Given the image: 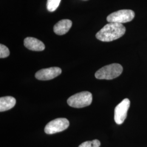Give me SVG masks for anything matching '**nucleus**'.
I'll use <instances>...</instances> for the list:
<instances>
[{
    "label": "nucleus",
    "instance_id": "1",
    "mask_svg": "<svg viewBox=\"0 0 147 147\" xmlns=\"http://www.w3.org/2000/svg\"><path fill=\"white\" fill-rule=\"evenodd\" d=\"M126 32L125 26L118 23H109L96 34V38L102 42H109L122 37Z\"/></svg>",
    "mask_w": 147,
    "mask_h": 147
},
{
    "label": "nucleus",
    "instance_id": "2",
    "mask_svg": "<svg viewBox=\"0 0 147 147\" xmlns=\"http://www.w3.org/2000/svg\"><path fill=\"white\" fill-rule=\"evenodd\" d=\"M123 70L121 64H111L99 69L95 74V77L99 80H112L120 76Z\"/></svg>",
    "mask_w": 147,
    "mask_h": 147
},
{
    "label": "nucleus",
    "instance_id": "3",
    "mask_svg": "<svg viewBox=\"0 0 147 147\" xmlns=\"http://www.w3.org/2000/svg\"><path fill=\"white\" fill-rule=\"evenodd\" d=\"M93 96L91 93L84 91L76 93L69 97L67 103L74 108H82L91 104Z\"/></svg>",
    "mask_w": 147,
    "mask_h": 147
},
{
    "label": "nucleus",
    "instance_id": "4",
    "mask_svg": "<svg viewBox=\"0 0 147 147\" xmlns=\"http://www.w3.org/2000/svg\"><path fill=\"white\" fill-rule=\"evenodd\" d=\"M135 17V12L130 9H122L110 14L107 17L110 23L123 24L132 21Z\"/></svg>",
    "mask_w": 147,
    "mask_h": 147
},
{
    "label": "nucleus",
    "instance_id": "5",
    "mask_svg": "<svg viewBox=\"0 0 147 147\" xmlns=\"http://www.w3.org/2000/svg\"><path fill=\"white\" fill-rule=\"evenodd\" d=\"M69 126V121L65 118H56L47 123L45 127L44 131L49 135L63 131Z\"/></svg>",
    "mask_w": 147,
    "mask_h": 147
},
{
    "label": "nucleus",
    "instance_id": "6",
    "mask_svg": "<svg viewBox=\"0 0 147 147\" xmlns=\"http://www.w3.org/2000/svg\"><path fill=\"white\" fill-rule=\"evenodd\" d=\"M130 101L127 99H124L115 109V121L118 125L123 123L127 117V111L130 107Z\"/></svg>",
    "mask_w": 147,
    "mask_h": 147
},
{
    "label": "nucleus",
    "instance_id": "7",
    "mask_svg": "<svg viewBox=\"0 0 147 147\" xmlns=\"http://www.w3.org/2000/svg\"><path fill=\"white\" fill-rule=\"evenodd\" d=\"M62 73V69L59 67H51L42 69L38 71L35 77L39 80L47 81L54 79Z\"/></svg>",
    "mask_w": 147,
    "mask_h": 147
},
{
    "label": "nucleus",
    "instance_id": "8",
    "mask_svg": "<svg viewBox=\"0 0 147 147\" xmlns=\"http://www.w3.org/2000/svg\"><path fill=\"white\" fill-rule=\"evenodd\" d=\"M24 45L27 49L34 51H43L45 47L43 42L33 37H27L24 41Z\"/></svg>",
    "mask_w": 147,
    "mask_h": 147
},
{
    "label": "nucleus",
    "instance_id": "9",
    "mask_svg": "<svg viewBox=\"0 0 147 147\" xmlns=\"http://www.w3.org/2000/svg\"><path fill=\"white\" fill-rule=\"evenodd\" d=\"M72 24V21L69 19L60 20L53 27V32L57 35H64L69 31Z\"/></svg>",
    "mask_w": 147,
    "mask_h": 147
},
{
    "label": "nucleus",
    "instance_id": "10",
    "mask_svg": "<svg viewBox=\"0 0 147 147\" xmlns=\"http://www.w3.org/2000/svg\"><path fill=\"white\" fill-rule=\"evenodd\" d=\"M16 104V99L13 96L1 97L0 98V111L4 112L9 110L14 107Z\"/></svg>",
    "mask_w": 147,
    "mask_h": 147
},
{
    "label": "nucleus",
    "instance_id": "11",
    "mask_svg": "<svg viewBox=\"0 0 147 147\" xmlns=\"http://www.w3.org/2000/svg\"><path fill=\"white\" fill-rule=\"evenodd\" d=\"M61 0H47V8L48 11L53 12L56 11L59 5Z\"/></svg>",
    "mask_w": 147,
    "mask_h": 147
},
{
    "label": "nucleus",
    "instance_id": "12",
    "mask_svg": "<svg viewBox=\"0 0 147 147\" xmlns=\"http://www.w3.org/2000/svg\"><path fill=\"white\" fill-rule=\"evenodd\" d=\"M100 142L98 140H94L91 141H86L81 143L79 147H99Z\"/></svg>",
    "mask_w": 147,
    "mask_h": 147
},
{
    "label": "nucleus",
    "instance_id": "13",
    "mask_svg": "<svg viewBox=\"0 0 147 147\" xmlns=\"http://www.w3.org/2000/svg\"><path fill=\"white\" fill-rule=\"evenodd\" d=\"M10 55V51L8 48L3 44L0 45V58H4L8 57Z\"/></svg>",
    "mask_w": 147,
    "mask_h": 147
}]
</instances>
